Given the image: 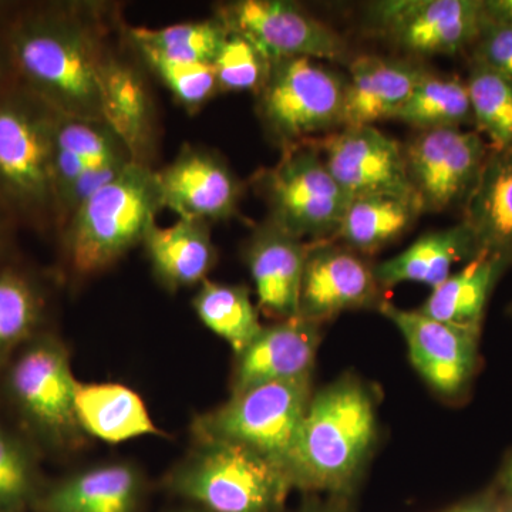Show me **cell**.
I'll use <instances>...</instances> for the list:
<instances>
[{"label": "cell", "mask_w": 512, "mask_h": 512, "mask_svg": "<svg viewBox=\"0 0 512 512\" xmlns=\"http://www.w3.org/2000/svg\"><path fill=\"white\" fill-rule=\"evenodd\" d=\"M16 83L62 116L101 119V72L110 53L90 19L69 5L18 6L5 29Z\"/></svg>", "instance_id": "obj_1"}, {"label": "cell", "mask_w": 512, "mask_h": 512, "mask_svg": "<svg viewBox=\"0 0 512 512\" xmlns=\"http://www.w3.org/2000/svg\"><path fill=\"white\" fill-rule=\"evenodd\" d=\"M376 439L372 396L345 380L312 397L289 467L292 485L345 491L353 483Z\"/></svg>", "instance_id": "obj_2"}, {"label": "cell", "mask_w": 512, "mask_h": 512, "mask_svg": "<svg viewBox=\"0 0 512 512\" xmlns=\"http://www.w3.org/2000/svg\"><path fill=\"white\" fill-rule=\"evenodd\" d=\"M57 111L15 83L0 92V210L12 222H57L53 144Z\"/></svg>", "instance_id": "obj_3"}, {"label": "cell", "mask_w": 512, "mask_h": 512, "mask_svg": "<svg viewBox=\"0 0 512 512\" xmlns=\"http://www.w3.org/2000/svg\"><path fill=\"white\" fill-rule=\"evenodd\" d=\"M164 210L157 171L130 163L90 195L64 224V248L74 271L92 275L143 244Z\"/></svg>", "instance_id": "obj_4"}, {"label": "cell", "mask_w": 512, "mask_h": 512, "mask_svg": "<svg viewBox=\"0 0 512 512\" xmlns=\"http://www.w3.org/2000/svg\"><path fill=\"white\" fill-rule=\"evenodd\" d=\"M171 487L211 512H279L292 483L284 470L247 447L200 440Z\"/></svg>", "instance_id": "obj_5"}, {"label": "cell", "mask_w": 512, "mask_h": 512, "mask_svg": "<svg viewBox=\"0 0 512 512\" xmlns=\"http://www.w3.org/2000/svg\"><path fill=\"white\" fill-rule=\"evenodd\" d=\"M311 400V377L259 384L234 393L225 406L201 417L194 431L198 440L229 441L247 447L289 477Z\"/></svg>", "instance_id": "obj_6"}, {"label": "cell", "mask_w": 512, "mask_h": 512, "mask_svg": "<svg viewBox=\"0 0 512 512\" xmlns=\"http://www.w3.org/2000/svg\"><path fill=\"white\" fill-rule=\"evenodd\" d=\"M345 90V77L319 60H275L256 93V111L266 134L284 150L342 127Z\"/></svg>", "instance_id": "obj_7"}, {"label": "cell", "mask_w": 512, "mask_h": 512, "mask_svg": "<svg viewBox=\"0 0 512 512\" xmlns=\"http://www.w3.org/2000/svg\"><path fill=\"white\" fill-rule=\"evenodd\" d=\"M269 221L286 234L313 241L335 238L350 198L330 174L319 148L303 143L284 148L274 167L255 175Z\"/></svg>", "instance_id": "obj_8"}, {"label": "cell", "mask_w": 512, "mask_h": 512, "mask_svg": "<svg viewBox=\"0 0 512 512\" xmlns=\"http://www.w3.org/2000/svg\"><path fill=\"white\" fill-rule=\"evenodd\" d=\"M77 383L62 343L35 336L10 363L6 389L22 419L37 436L67 446L82 430L76 413Z\"/></svg>", "instance_id": "obj_9"}, {"label": "cell", "mask_w": 512, "mask_h": 512, "mask_svg": "<svg viewBox=\"0 0 512 512\" xmlns=\"http://www.w3.org/2000/svg\"><path fill=\"white\" fill-rule=\"evenodd\" d=\"M404 150L407 175L423 212L463 207L476 187L490 144L477 131H421Z\"/></svg>", "instance_id": "obj_10"}, {"label": "cell", "mask_w": 512, "mask_h": 512, "mask_svg": "<svg viewBox=\"0 0 512 512\" xmlns=\"http://www.w3.org/2000/svg\"><path fill=\"white\" fill-rule=\"evenodd\" d=\"M228 32L249 40L269 60H342L348 46L332 28L285 0H238L217 9Z\"/></svg>", "instance_id": "obj_11"}, {"label": "cell", "mask_w": 512, "mask_h": 512, "mask_svg": "<svg viewBox=\"0 0 512 512\" xmlns=\"http://www.w3.org/2000/svg\"><path fill=\"white\" fill-rule=\"evenodd\" d=\"M370 12L384 36L416 56L471 49L484 20L483 0H383Z\"/></svg>", "instance_id": "obj_12"}, {"label": "cell", "mask_w": 512, "mask_h": 512, "mask_svg": "<svg viewBox=\"0 0 512 512\" xmlns=\"http://www.w3.org/2000/svg\"><path fill=\"white\" fill-rule=\"evenodd\" d=\"M320 154L350 200L396 195L420 205L407 175L403 147L376 126L343 127L325 138Z\"/></svg>", "instance_id": "obj_13"}, {"label": "cell", "mask_w": 512, "mask_h": 512, "mask_svg": "<svg viewBox=\"0 0 512 512\" xmlns=\"http://www.w3.org/2000/svg\"><path fill=\"white\" fill-rule=\"evenodd\" d=\"M380 312L402 332L414 367L437 393L456 397L466 390L476 372L480 329L440 322L389 302L380 305Z\"/></svg>", "instance_id": "obj_14"}, {"label": "cell", "mask_w": 512, "mask_h": 512, "mask_svg": "<svg viewBox=\"0 0 512 512\" xmlns=\"http://www.w3.org/2000/svg\"><path fill=\"white\" fill-rule=\"evenodd\" d=\"M157 174L164 208L178 218L210 222L237 214L242 185L217 154L185 146L173 163Z\"/></svg>", "instance_id": "obj_15"}, {"label": "cell", "mask_w": 512, "mask_h": 512, "mask_svg": "<svg viewBox=\"0 0 512 512\" xmlns=\"http://www.w3.org/2000/svg\"><path fill=\"white\" fill-rule=\"evenodd\" d=\"M379 288L375 272L355 252L322 241L308 249L298 316L319 325L377 301Z\"/></svg>", "instance_id": "obj_16"}, {"label": "cell", "mask_w": 512, "mask_h": 512, "mask_svg": "<svg viewBox=\"0 0 512 512\" xmlns=\"http://www.w3.org/2000/svg\"><path fill=\"white\" fill-rule=\"evenodd\" d=\"M308 245L271 221L256 229L247 248L258 309L278 320L298 318Z\"/></svg>", "instance_id": "obj_17"}, {"label": "cell", "mask_w": 512, "mask_h": 512, "mask_svg": "<svg viewBox=\"0 0 512 512\" xmlns=\"http://www.w3.org/2000/svg\"><path fill=\"white\" fill-rule=\"evenodd\" d=\"M319 342L318 323L299 316L262 328L238 356L234 393L259 384L309 379Z\"/></svg>", "instance_id": "obj_18"}, {"label": "cell", "mask_w": 512, "mask_h": 512, "mask_svg": "<svg viewBox=\"0 0 512 512\" xmlns=\"http://www.w3.org/2000/svg\"><path fill=\"white\" fill-rule=\"evenodd\" d=\"M424 73L413 64L382 57L356 59L346 79L342 128L393 120Z\"/></svg>", "instance_id": "obj_19"}, {"label": "cell", "mask_w": 512, "mask_h": 512, "mask_svg": "<svg viewBox=\"0 0 512 512\" xmlns=\"http://www.w3.org/2000/svg\"><path fill=\"white\" fill-rule=\"evenodd\" d=\"M476 255L500 256L512 265V148L488 151L476 187L463 205V220Z\"/></svg>", "instance_id": "obj_20"}, {"label": "cell", "mask_w": 512, "mask_h": 512, "mask_svg": "<svg viewBox=\"0 0 512 512\" xmlns=\"http://www.w3.org/2000/svg\"><path fill=\"white\" fill-rule=\"evenodd\" d=\"M100 97L101 119L136 163L147 164L154 144V109L143 76L109 55L101 72Z\"/></svg>", "instance_id": "obj_21"}, {"label": "cell", "mask_w": 512, "mask_h": 512, "mask_svg": "<svg viewBox=\"0 0 512 512\" xmlns=\"http://www.w3.org/2000/svg\"><path fill=\"white\" fill-rule=\"evenodd\" d=\"M143 245L157 278L171 289L202 284L217 262L210 225L204 221L178 218L171 227L156 222Z\"/></svg>", "instance_id": "obj_22"}, {"label": "cell", "mask_w": 512, "mask_h": 512, "mask_svg": "<svg viewBox=\"0 0 512 512\" xmlns=\"http://www.w3.org/2000/svg\"><path fill=\"white\" fill-rule=\"evenodd\" d=\"M474 256L473 238L466 225L460 222L454 227L423 235L399 255L377 265L373 272L376 281L384 288L417 282L434 289L451 275L456 262Z\"/></svg>", "instance_id": "obj_23"}, {"label": "cell", "mask_w": 512, "mask_h": 512, "mask_svg": "<svg viewBox=\"0 0 512 512\" xmlns=\"http://www.w3.org/2000/svg\"><path fill=\"white\" fill-rule=\"evenodd\" d=\"M141 495L137 471L126 464L93 468L37 498L42 512H134Z\"/></svg>", "instance_id": "obj_24"}, {"label": "cell", "mask_w": 512, "mask_h": 512, "mask_svg": "<svg viewBox=\"0 0 512 512\" xmlns=\"http://www.w3.org/2000/svg\"><path fill=\"white\" fill-rule=\"evenodd\" d=\"M76 413L83 430L107 443L158 433L146 404L123 384H77Z\"/></svg>", "instance_id": "obj_25"}, {"label": "cell", "mask_w": 512, "mask_h": 512, "mask_svg": "<svg viewBox=\"0 0 512 512\" xmlns=\"http://www.w3.org/2000/svg\"><path fill=\"white\" fill-rule=\"evenodd\" d=\"M510 266L500 256L481 252L434 288L420 312L440 322L480 329L491 292Z\"/></svg>", "instance_id": "obj_26"}, {"label": "cell", "mask_w": 512, "mask_h": 512, "mask_svg": "<svg viewBox=\"0 0 512 512\" xmlns=\"http://www.w3.org/2000/svg\"><path fill=\"white\" fill-rule=\"evenodd\" d=\"M420 214L416 201L396 195L353 198L335 238L350 251L375 252L402 237Z\"/></svg>", "instance_id": "obj_27"}, {"label": "cell", "mask_w": 512, "mask_h": 512, "mask_svg": "<svg viewBox=\"0 0 512 512\" xmlns=\"http://www.w3.org/2000/svg\"><path fill=\"white\" fill-rule=\"evenodd\" d=\"M192 305L202 323L227 340L238 356L261 333L258 311L245 286L217 284L205 279Z\"/></svg>", "instance_id": "obj_28"}, {"label": "cell", "mask_w": 512, "mask_h": 512, "mask_svg": "<svg viewBox=\"0 0 512 512\" xmlns=\"http://www.w3.org/2000/svg\"><path fill=\"white\" fill-rule=\"evenodd\" d=\"M393 120L421 131L461 128L474 123L467 84L458 77L424 73Z\"/></svg>", "instance_id": "obj_29"}, {"label": "cell", "mask_w": 512, "mask_h": 512, "mask_svg": "<svg viewBox=\"0 0 512 512\" xmlns=\"http://www.w3.org/2000/svg\"><path fill=\"white\" fill-rule=\"evenodd\" d=\"M228 30L217 18L178 23L160 29L131 28L128 37L138 53L191 63H214Z\"/></svg>", "instance_id": "obj_30"}, {"label": "cell", "mask_w": 512, "mask_h": 512, "mask_svg": "<svg viewBox=\"0 0 512 512\" xmlns=\"http://www.w3.org/2000/svg\"><path fill=\"white\" fill-rule=\"evenodd\" d=\"M42 293L16 269L0 268V367L35 338L43 316Z\"/></svg>", "instance_id": "obj_31"}, {"label": "cell", "mask_w": 512, "mask_h": 512, "mask_svg": "<svg viewBox=\"0 0 512 512\" xmlns=\"http://www.w3.org/2000/svg\"><path fill=\"white\" fill-rule=\"evenodd\" d=\"M466 84L474 123L490 138V147L512 148V83L493 70L471 62Z\"/></svg>", "instance_id": "obj_32"}, {"label": "cell", "mask_w": 512, "mask_h": 512, "mask_svg": "<svg viewBox=\"0 0 512 512\" xmlns=\"http://www.w3.org/2000/svg\"><path fill=\"white\" fill-rule=\"evenodd\" d=\"M222 92H255L264 86L271 62L249 40L228 32L214 60Z\"/></svg>", "instance_id": "obj_33"}, {"label": "cell", "mask_w": 512, "mask_h": 512, "mask_svg": "<svg viewBox=\"0 0 512 512\" xmlns=\"http://www.w3.org/2000/svg\"><path fill=\"white\" fill-rule=\"evenodd\" d=\"M164 86L187 109H198L220 92L214 64L180 62L153 53H140Z\"/></svg>", "instance_id": "obj_34"}, {"label": "cell", "mask_w": 512, "mask_h": 512, "mask_svg": "<svg viewBox=\"0 0 512 512\" xmlns=\"http://www.w3.org/2000/svg\"><path fill=\"white\" fill-rule=\"evenodd\" d=\"M37 500L36 471L28 450L0 426V512H22Z\"/></svg>", "instance_id": "obj_35"}, {"label": "cell", "mask_w": 512, "mask_h": 512, "mask_svg": "<svg viewBox=\"0 0 512 512\" xmlns=\"http://www.w3.org/2000/svg\"><path fill=\"white\" fill-rule=\"evenodd\" d=\"M471 62L481 64L512 83V28L484 18L471 47Z\"/></svg>", "instance_id": "obj_36"}, {"label": "cell", "mask_w": 512, "mask_h": 512, "mask_svg": "<svg viewBox=\"0 0 512 512\" xmlns=\"http://www.w3.org/2000/svg\"><path fill=\"white\" fill-rule=\"evenodd\" d=\"M484 18L512 28V0H483Z\"/></svg>", "instance_id": "obj_37"}, {"label": "cell", "mask_w": 512, "mask_h": 512, "mask_svg": "<svg viewBox=\"0 0 512 512\" xmlns=\"http://www.w3.org/2000/svg\"><path fill=\"white\" fill-rule=\"evenodd\" d=\"M15 83V74H13L8 46H6L5 30H0V92Z\"/></svg>", "instance_id": "obj_38"}, {"label": "cell", "mask_w": 512, "mask_h": 512, "mask_svg": "<svg viewBox=\"0 0 512 512\" xmlns=\"http://www.w3.org/2000/svg\"><path fill=\"white\" fill-rule=\"evenodd\" d=\"M16 9H18V6H10L9 3L0 2V30L6 29Z\"/></svg>", "instance_id": "obj_39"}, {"label": "cell", "mask_w": 512, "mask_h": 512, "mask_svg": "<svg viewBox=\"0 0 512 512\" xmlns=\"http://www.w3.org/2000/svg\"><path fill=\"white\" fill-rule=\"evenodd\" d=\"M10 224H12V220H10L5 212L0 210V254H2V249L5 247L6 234H8Z\"/></svg>", "instance_id": "obj_40"}, {"label": "cell", "mask_w": 512, "mask_h": 512, "mask_svg": "<svg viewBox=\"0 0 512 512\" xmlns=\"http://www.w3.org/2000/svg\"><path fill=\"white\" fill-rule=\"evenodd\" d=\"M503 481L505 488H507L508 493H510L512 497V457L511 460L508 461L507 467H505Z\"/></svg>", "instance_id": "obj_41"}, {"label": "cell", "mask_w": 512, "mask_h": 512, "mask_svg": "<svg viewBox=\"0 0 512 512\" xmlns=\"http://www.w3.org/2000/svg\"><path fill=\"white\" fill-rule=\"evenodd\" d=\"M456 512H493L490 507L484 504H476L470 505V507L463 508V510H458Z\"/></svg>", "instance_id": "obj_42"}, {"label": "cell", "mask_w": 512, "mask_h": 512, "mask_svg": "<svg viewBox=\"0 0 512 512\" xmlns=\"http://www.w3.org/2000/svg\"><path fill=\"white\" fill-rule=\"evenodd\" d=\"M507 512H512V507L510 508V510H508Z\"/></svg>", "instance_id": "obj_43"}, {"label": "cell", "mask_w": 512, "mask_h": 512, "mask_svg": "<svg viewBox=\"0 0 512 512\" xmlns=\"http://www.w3.org/2000/svg\"><path fill=\"white\" fill-rule=\"evenodd\" d=\"M511 315H512V306H511Z\"/></svg>", "instance_id": "obj_44"}]
</instances>
